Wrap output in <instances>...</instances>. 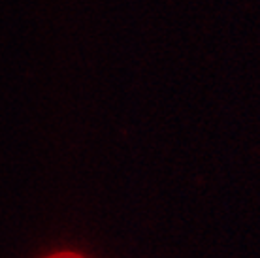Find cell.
Masks as SVG:
<instances>
[{
	"mask_svg": "<svg viewBox=\"0 0 260 258\" xmlns=\"http://www.w3.org/2000/svg\"><path fill=\"white\" fill-rule=\"evenodd\" d=\"M46 258H83V256L76 254V252H57V254H49Z\"/></svg>",
	"mask_w": 260,
	"mask_h": 258,
	"instance_id": "cell-1",
	"label": "cell"
}]
</instances>
